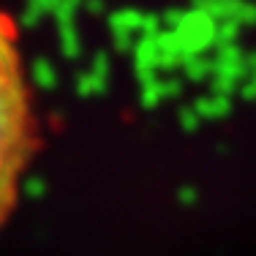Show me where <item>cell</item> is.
Returning a JSON list of instances; mask_svg holds the SVG:
<instances>
[{"instance_id":"cell-1","label":"cell","mask_w":256,"mask_h":256,"mask_svg":"<svg viewBox=\"0 0 256 256\" xmlns=\"http://www.w3.org/2000/svg\"><path fill=\"white\" fill-rule=\"evenodd\" d=\"M33 153L28 88L22 79L14 22L0 11V226L14 210L20 178Z\"/></svg>"},{"instance_id":"cell-12","label":"cell","mask_w":256,"mask_h":256,"mask_svg":"<svg viewBox=\"0 0 256 256\" xmlns=\"http://www.w3.org/2000/svg\"><path fill=\"white\" fill-rule=\"evenodd\" d=\"M232 20H234L240 28H254L256 25V3H251V0H240V6H237V11H234Z\"/></svg>"},{"instance_id":"cell-25","label":"cell","mask_w":256,"mask_h":256,"mask_svg":"<svg viewBox=\"0 0 256 256\" xmlns=\"http://www.w3.org/2000/svg\"><path fill=\"white\" fill-rule=\"evenodd\" d=\"M101 0H90V3H88V11H93V14H98V11H101Z\"/></svg>"},{"instance_id":"cell-14","label":"cell","mask_w":256,"mask_h":256,"mask_svg":"<svg viewBox=\"0 0 256 256\" xmlns=\"http://www.w3.org/2000/svg\"><path fill=\"white\" fill-rule=\"evenodd\" d=\"M41 16H46L44 6H41L38 0H28L25 11H22V25H25V28H33V25H38V22H41Z\"/></svg>"},{"instance_id":"cell-15","label":"cell","mask_w":256,"mask_h":256,"mask_svg":"<svg viewBox=\"0 0 256 256\" xmlns=\"http://www.w3.org/2000/svg\"><path fill=\"white\" fill-rule=\"evenodd\" d=\"M161 30H164V25H161V14H144V20H142V38H158L161 36Z\"/></svg>"},{"instance_id":"cell-13","label":"cell","mask_w":256,"mask_h":256,"mask_svg":"<svg viewBox=\"0 0 256 256\" xmlns=\"http://www.w3.org/2000/svg\"><path fill=\"white\" fill-rule=\"evenodd\" d=\"M90 74L96 76V82H101L106 88V76H109V54L106 52H96L93 66H90Z\"/></svg>"},{"instance_id":"cell-21","label":"cell","mask_w":256,"mask_h":256,"mask_svg":"<svg viewBox=\"0 0 256 256\" xmlns=\"http://www.w3.org/2000/svg\"><path fill=\"white\" fill-rule=\"evenodd\" d=\"M240 96H242L246 101H256V74L248 76L246 82L240 84Z\"/></svg>"},{"instance_id":"cell-22","label":"cell","mask_w":256,"mask_h":256,"mask_svg":"<svg viewBox=\"0 0 256 256\" xmlns=\"http://www.w3.org/2000/svg\"><path fill=\"white\" fill-rule=\"evenodd\" d=\"M180 93H182L180 79H164V96H166V98H178Z\"/></svg>"},{"instance_id":"cell-7","label":"cell","mask_w":256,"mask_h":256,"mask_svg":"<svg viewBox=\"0 0 256 256\" xmlns=\"http://www.w3.org/2000/svg\"><path fill=\"white\" fill-rule=\"evenodd\" d=\"M182 71H186V79L191 82H202V79L212 76V58H186L182 60Z\"/></svg>"},{"instance_id":"cell-3","label":"cell","mask_w":256,"mask_h":256,"mask_svg":"<svg viewBox=\"0 0 256 256\" xmlns=\"http://www.w3.org/2000/svg\"><path fill=\"white\" fill-rule=\"evenodd\" d=\"M194 112L202 120H221L232 112V98H224V96H202V98L194 101Z\"/></svg>"},{"instance_id":"cell-24","label":"cell","mask_w":256,"mask_h":256,"mask_svg":"<svg viewBox=\"0 0 256 256\" xmlns=\"http://www.w3.org/2000/svg\"><path fill=\"white\" fill-rule=\"evenodd\" d=\"M246 66H248V74H256V52H248L246 54Z\"/></svg>"},{"instance_id":"cell-19","label":"cell","mask_w":256,"mask_h":256,"mask_svg":"<svg viewBox=\"0 0 256 256\" xmlns=\"http://www.w3.org/2000/svg\"><path fill=\"white\" fill-rule=\"evenodd\" d=\"M174 68H182V58L180 54H164L158 58V71H174Z\"/></svg>"},{"instance_id":"cell-10","label":"cell","mask_w":256,"mask_h":256,"mask_svg":"<svg viewBox=\"0 0 256 256\" xmlns=\"http://www.w3.org/2000/svg\"><path fill=\"white\" fill-rule=\"evenodd\" d=\"M246 58V52L237 44H216V54H212V63L216 66H234Z\"/></svg>"},{"instance_id":"cell-4","label":"cell","mask_w":256,"mask_h":256,"mask_svg":"<svg viewBox=\"0 0 256 256\" xmlns=\"http://www.w3.org/2000/svg\"><path fill=\"white\" fill-rule=\"evenodd\" d=\"M191 6H194L196 11H204L210 20L226 22V20H232V16H234L240 0H191Z\"/></svg>"},{"instance_id":"cell-16","label":"cell","mask_w":256,"mask_h":256,"mask_svg":"<svg viewBox=\"0 0 256 256\" xmlns=\"http://www.w3.org/2000/svg\"><path fill=\"white\" fill-rule=\"evenodd\" d=\"M237 33H240V25L234 20L218 22V44H234Z\"/></svg>"},{"instance_id":"cell-17","label":"cell","mask_w":256,"mask_h":256,"mask_svg":"<svg viewBox=\"0 0 256 256\" xmlns=\"http://www.w3.org/2000/svg\"><path fill=\"white\" fill-rule=\"evenodd\" d=\"M199 123H202V118L194 112V106H182L180 109V126H182V131H196Z\"/></svg>"},{"instance_id":"cell-9","label":"cell","mask_w":256,"mask_h":256,"mask_svg":"<svg viewBox=\"0 0 256 256\" xmlns=\"http://www.w3.org/2000/svg\"><path fill=\"white\" fill-rule=\"evenodd\" d=\"M164 98H166V96H164V79H156V82H150V84H142V90H139V101H142L144 109H156Z\"/></svg>"},{"instance_id":"cell-18","label":"cell","mask_w":256,"mask_h":256,"mask_svg":"<svg viewBox=\"0 0 256 256\" xmlns=\"http://www.w3.org/2000/svg\"><path fill=\"white\" fill-rule=\"evenodd\" d=\"M112 41L118 46V52H134V44H136L131 38V33H123V30H112Z\"/></svg>"},{"instance_id":"cell-8","label":"cell","mask_w":256,"mask_h":256,"mask_svg":"<svg viewBox=\"0 0 256 256\" xmlns=\"http://www.w3.org/2000/svg\"><path fill=\"white\" fill-rule=\"evenodd\" d=\"M58 36H60V46H63L66 58H79L82 41H79L76 25H58Z\"/></svg>"},{"instance_id":"cell-23","label":"cell","mask_w":256,"mask_h":256,"mask_svg":"<svg viewBox=\"0 0 256 256\" xmlns=\"http://www.w3.org/2000/svg\"><path fill=\"white\" fill-rule=\"evenodd\" d=\"M178 196H180V202H182V204H188V207L196 202V191H194V188H180Z\"/></svg>"},{"instance_id":"cell-6","label":"cell","mask_w":256,"mask_h":256,"mask_svg":"<svg viewBox=\"0 0 256 256\" xmlns=\"http://www.w3.org/2000/svg\"><path fill=\"white\" fill-rule=\"evenodd\" d=\"M30 79H33V84L38 90H52L58 84V71H54V66L46 58H38L30 63Z\"/></svg>"},{"instance_id":"cell-5","label":"cell","mask_w":256,"mask_h":256,"mask_svg":"<svg viewBox=\"0 0 256 256\" xmlns=\"http://www.w3.org/2000/svg\"><path fill=\"white\" fill-rule=\"evenodd\" d=\"M142 20L144 14L136 8H120L109 14V30H123V33H139L142 30Z\"/></svg>"},{"instance_id":"cell-2","label":"cell","mask_w":256,"mask_h":256,"mask_svg":"<svg viewBox=\"0 0 256 256\" xmlns=\"http://www.w3.org/2000/svg\"><path fill=\"white\" fill-rule=\"evenodd\" d=\"M174 33L182 41L186 58H202L207 50H216V44H218V22L210 20L204 11H196V8L186 11L180 28Z\"/></svg>"},{"instance_id":"cell-11","label":"cell","mask_w":256,"mask_h":256,"mask_svg":"<svg viewBox=\"0 0 256 256\" xmlns=\"http://www.w3.org/2000/svg\"><path fill=\"white\" fill-rule=\"evenodd\" d=\"M104 84L96 82V76L90 74V71H82V74L76 76V93L82 96V98H88V96H101L104 93Z\"/></svg>"},{"instance_id":"cell-20","label":"cell","mask_w":256,"mask_h":256,"mask_svg":"<svg viewBox=\"0 0 256 256\" xmlns=\"http://www.w3.org/2000/svg\"><path fill=\"white\" fill-rule=\"evenodd\" d=\"M25 194H28V196H33V199H38L41 194H44V180H41V178L25 180Z\"/></svg>"}]
</instances>
